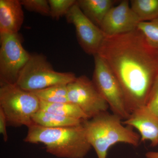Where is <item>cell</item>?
<instances>
[{"label": "cell", "mask_w": 158, "mask_h": 158, "mask_svg": "<svg viewBox=\"0 0 158 158\" xmlns=\"http://www.w3.org/2000/svg\"><path fill=\"white\" fill-rule=\"evenodd\" d=\"M65 17L69 23L74 26L77 39L82 49L90 56L97 55L105 37L100 28L83 14L77 2Z\"/></svg>", "instance_id": "obj_9"}, {"label": "cell", "mask_w": 158, "mask_h": 158, "mask_svg": "<svg viewBox=\"0 0 158 158\" xmlns=\"http://www.w3.org/2000/svg\"><path fill=\"white\" fill-rule=\"evenodd\" d=\"M116 1L113 0H78L77 4L81 11L93 23L100 28L108 11Z\"/></svg>", "instance_id": "obj_13"}, {"label": "cell", "mask_w": 158, "mask_h": 158, "mask_svg": "<svg viewBox=\"0 0 158 158\" xmlns=\"http://www.w3.org/2000/svg\"><path fill=\"white\" fill-rule=\"evenodd\" d=\"M77 77L73 73L56 71L42 54H34L21 71L16 84L23 90L32 91L53 85H68Z\"/></svg>", "instance_id": "obj_5"}, {"label": "cell", "mask_w": 158, "mask_h": 158, "mask_svg": "<svg viewBox=\"0 0 158 158\" xmlns=\"http://www.w3.org/2000/svg\"><path fill=\"white\" fill-rule=\"evenodd\" d=\"M94 57V68L92 82L113 113L122 119L126 120L131 113L128 110L125 96L120 83L103 59L98 54Z\"/></svg>", "instance_id": "obj_6"}, {"label": "cell", "mask_w": 158, "mask_h": 158, "mask_svg": "<svg viewBox=\"0 0 158 158\" xmlns=\"http://www.w3.org/2000/svg\"><path fill=\"white\" fill-rule=\"evenodd\" d=\"M7 126L8 123L6 116L2 108H0V133L2 135L5 142H7L9 138L6 128Z\"/></svg>", "instance_id": "obj_22"}, {"label": "cell", "mask_w": 158, "mask_h": 158, "mask_svg": "<svg viewBox=\"0 0 158 158\" xmlns=\"http://www.w3.org/2000/svg\"><path fill=\"white\" fill-rule=\"evenodd\" d=\"M32 120L35 124L48 128L76 126L81 124L83 121L41 110L33 115Z\"/></svg>", "instance_id": "obj_14"}, {"label": "cell", "mask_w": 158, "mask_h": 158, "mask_svg": "<svg viewBox=\"0 0 158 158\" xmlns=\"http://www.w3.org/2000/svg\"><path fill=\"white\" fill-rule=\"evenodd\" d=\"M67 89L69 102L77 106L88 118L107 111L110 108L92 80L86 76L77 77L67 85Z\"/></svg>", "instance_id": "obj_8"}, {"label": "cell", "mask_w": 158, "mask_h": 158, "mask_svg": "<svg viewBox=\"0 0 158 158\" xmlns=\"http://www.w3.org/2000/svg\"><path fill=\"white\" fill-rule=\"evenodd\" d=\"M0 84H15L31 54L22 44L19 33L0 35Z\"/></svg>", "instance_id": "obj_7"}, {"label": "cell", "mask_w": 158, "mask_h": 158, "mask_svg": "<svg viewBox=\"0 0 158 158\" xmlns=\"http://www.w3.org/2000/svg\"><path fill=\"white\" fill-rule=\"evenodd\" d=\"M0 108L8 126L28 127L34 123L32 116L40 110V101L34 93L16 84H0Z\"/></svg>", "instance_id": "obj_4"}, {"label": "cell", "mask_w": 158, "mask_h": 158, "mask_svg": "<svg viewBox=\"0 0 158 158\" xmlns=\"http://www.w3.org/2000/svg\"><path fill=\"white\" fill-rule=\"evenodd\" d=\"M40 100L51 103H65L69 102L67 85H53L41 89L32 91Z\"/></svg>", "instance_id": "obj_17"}, {"label": "cell", "mask_w": 158, "mask_h": 158, "mask_svg": "<svg viewBox=\"0 0 158 158\" xmlns=\"http://www.w3.org/2000/svg\"><path fill=\"white\" fill-rule=\"evenodd\" d=\"M23 141L42 143L46 151L59 158H85L92 148L81 124L69 127L48 128L34 123L28 127Z\"/></svg>", "instance_id": "obj_2"}, {"label": "cell", "mask_w": 158, "mask_h": 158, "mask_svg": "<svg viewBox=\"0 0 158 158\" xmlns=\"http://www.w3.org/2000/svg\"><path fill=\"white\" fill-rule=\"evenodd\" d=\"M146 158H158V152H149L145 154Z\"/></svg>", "instance_id": "obj_23"}, {"label": "cell", "mask_w": 158, "mask_h": 158, "mask_svg": "<svg viewBox=\"0 0 158 158\" xmlns=\"http://www.w3.org/2000/svg\"><path fill=\"white\" fill-rule=\"evenodd\" d=\"M137 29L143 34L150 45L158 50V17L151 21L140 22Z\"/></svg>", "instance_id": "obj_18"}, {"label": "cell", "mask_w": 158, "mask_h": 158, "mask_svg": "<svg viewBox=\"0 0 158 158\" xmlns=\"http://www.w3.org/2000/svg\"><path fill=\"white\" fill-rule=\"evenodd\" d=\"M40 100V99H39ZM40 110H45L61 116L84 120L89 119L88 116L76 105L68 102L51 103L40 100Z\"/></svg>", "instance_id": "obj_15"}, {"label": "cell", "mask_w": 158, "mask_h": 158, "mask_svg": "<svg viewBox=\"0 0 158 158\" xmlns=\"http://www.w3.org/2000/svg\"><path fill=\"white\" fill-rule=\"evenodd\" d=\"M122 123L138 130L141 142L150 141L152 147L158 145V118L145 106L134 111Z\"/></svg>", "instance_id": "obj_11"}, {"label": "cell", "mask_w": 158, "mask_h": 158, "mask_svg": "<svg viewBox=\"0 0 158 158\" xmlns=\"http://www.w3.org/2000/svg\"><path fill=\"white\" fill-rule=\"evenodd\" d=\"M145 107L158 118V78L151 91Z\"/></svg>", "instance_id": "obj_21"}, {"label": "cell", "mask_w": 158, "mask_h": 158, "mask_svg": "<svg viewBox=\"0 0 158 158\" xmlns=\"http://www.w3.org/2000/svg\"><path fill=\"white\" fill-rule=\"evenodd\" d=\"M24 15L19 0H0V35L19 33Z\"/></svg>", "instance_id": "obj_12"}, {"label": "cell", "mask_w": 158, "mask_h": 158, "mask_svg": "<svg viewBox=\"0 0 158 158\" xmlns=\"http://www.w3.org/2000/svg\"><path fill=\"white\" fill-rule=\"evenodd\" d=\"M97 54L120 83L130 113L145 106L158 78V50L141 31L105 36Z\"/></svg>", "instance_id": "obj_1"}, {"label": "cell", "mask_w": 158, "mask_h": 158, "mask_svg": "<svg viewBox=\"0 0 158 158\" xmlns=\"http://www.w3.org/2000/svg\"><path fill=\"white\" fill-rule=\"evenodd\" d=\"M141 22L127 0L113 6L104 19L100 28L105 36H114L135 31Z\"/></svg>", "instance_id": "obj_10"}, {"label": "cell", "mask_w": 158, "mask_h": 158, "mask_svg": "<svg viewBox=\"0 0 158 158\" xmlns=\"http://www.w3.org/2000/svg\"><path fill=\"white\" fill-rule=\"evenodd\" d=\"M23 7L27 10L43 16H50V9L47 0H21Z\"/></svg>", "instance_id": "obj_20"}, {"label": "cell", "mask_w": 158, "mask_h": 158, "mask_svg": "<svg viewBox=\"0 0 158 158\" xmlns=\"http://www.w3.org/2000/svg\"><path fill=\"white\" fill-rule=\"evenodd\" d=\"M82 125L98 158H106L110 148L117 143L137 147L141 142V136L132 127L125 126L120 117L108 111L83 120Z\"/></svg>", "instance_id": "obj_3"}, {"label": "cell", "mask_w": 158, "mask_h": 158, "mask_svg": "<svg viewBox=\"0 0 158 158\" xmlns=\"http://www.w3.org/2000/svg\"><path fill=\"white\" fill-rule=\"evenodd\" d=\"M76 2L75 0H49L51 17L54 20H59L62 16H65Z\"/></svg>", "instance_id": "obj_19"}, {"label": "cell", "mask_w": 158, "mask_h": 158, "mask_svg": "<svg viewBox=\"0 0 158 158\" xmlns=\"http://www.w3.org/2000/svg\"><path fill=\"white\" fill-rule=\"evenodd\" d=\"M130 6L141 22L158 17V0H131Z\"/></svg>", "instance_id": "obj_16"}]
</instances>
